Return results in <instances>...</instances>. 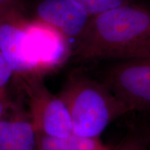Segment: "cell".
I'll use <instances>...</instances> for the list:
<instances>
[{
  "label": "cell",
  "instance_id": "cell-1",
  "mask_svg": "<svg viewBox=\"0 0 150 150\" xmlns=\"http://www.w3.org/2000/svg\"><path fill=\"white\" fill-rule=\"evenodd\" d=\"M150 34V6L125 4L91 17L73 43L70 57L80 64L125 59L130 49Z\"/></svg>",
  "mask_w": 150,
  "mask_h": 150
},
{
  "label": "cell",
  "instance_id": "cell-2",
  "mask_svg": "<svg viewBox=\"0 0 150 150\" xmlns=\"http://www.w3.org/2000/svg\"><path fill=\"white\" fill-rule=\"evenodd\" d=\"M59 95L78 136L100 138L110 124L131 112L104 81L81 69L69 74Z\"/></svg>",
  "mask_w": 150,
  "mask_h": 150
},
{
  "label": "cell",
  "instance_id": "cell-3",
  "mask_svg": "<svg viewBox=\"0 0 150 150\" xmlns=\"http://www.w3.org/2000/svg\"><path fill=\"white\" fill-rule=\"evenodd\" d=\"M33 22L24 0H8L0 4V50L17 80L41 76L30 47Z\"/></svg>",
  "mask_w": 150,
  "mask_h": 150
},
{
  "label": "cell",
  "instance_id": "cell-4",
  "mask_svg": "<svg viewBox=\"0 0 150 150\" xmlns=\"http://www.w3.org/2000/svg\"><path fill=\"white\" fill-rule=\"evenodd\" d=\"M108 63L101 79L131 112L150 113V56Z\"/></svg>",
  "mask_w": 150,
  "mask_h": 150
},
{
  "label": "cell",
  "instance_id": "cell-5",
  "mask_svg": "<svg viewBox=\"0 0 150 150\" xmlns=\"http://www.w3.org/2000/svg\"><path fill=\"white\" fill-rule=\"evenodd\" d=\"M42 78L33 76L18 80L27 96V111L38 134L51 137L73 134L66 104L59 95L49 91Z\"/></svg>",
  "mask_w": 150,
  "mask_h": 150
},
{
  "label": "cell",
  "instance_id": "cell-6",
  "mask_svg": "<svg viewBox=\"0 0 150 150\" xmlns=\"http://www.w3.org/2000/svg\"><path fill=\"white\" fill-rule=\"evenodd\" d=\"M31 16L34 21L74 42L83 33L91 18L88 11L74 0H38L33 6Z\"/></svg>",
  "mask_w": 150,
  "mask_h": 150
},
{
  "label": "cell",
  "instance_id": "cell-7",
  "mask_svg": "<svg viewBox=\"0 0 150 150\" xmlns=\"http://www.w3.org/2000/svg\"><path fill=\"white\" fill-rule=\"evenodd\" d=\"M0 150H39L38 134L29 112L16 101L0 121Z\"/></svg>",
  "mask_w": 150,
  "mask_h": 150
},
{
  "label": "cell",
  "instance_id": "cell-8",
  "mask_svg": "<svg viewBox=\"0 0 150 150\" xmlns=\"http://www.w3.org/2000/svg\"><path fill=\"white\" fill-rule=\"evenodd\" d=\"M39 150H110L100 138H88L72 134L65 137L38 134Z\"/></svg>",
  "mask_w": 150,
  "mask_h": 150
},
{
  "label": "cell",
  "instance_id": "cell-9",
  "mask_svg": "<svg viewBox=\"0 0 150 150\" xmlns=\"http://www.w3.org/2000/svg\"><path fill=\"white\" fill-rule=\"evenodd\" d=\"M147 138L145 126L133 127L121 141L110 150H147Z\"/></svg>",
  "mask_w": 150,
  "mask_h": 150
},
{
  "label": "cell",
  "instance_id": "cell-10",
  "mask_svg": "<svg viewBox=\"0 0 150 150\" xmlns=\"http://www.w3.org/2000/svg\"><path fill=\"white\" fill-rule=\"evenodd\" d=\"M81 5L93 17L109 9L125 4L134 3L139 0H74Z\"/></svg>",
  "mask_w": 150,
  "mask_h": 150
},
{
  "label": "cell",
  "instance_id": "cell-11",
  "mask_svg": "<svg viewBox=\"0 0 150 150\" xmlns=\"http://www.w3.org/2000/svg\"><path fill=\"white\" fill-rule=\"evenodd\" d=\"M13 79V71L0 50V89L8 88Z\"/></svg>",
  "mask_w": 150,
  "mask_h": 150
},
{
  "label": "cell",
  "instance_id": "cell-12",
  "mask_svg": "<svg viewBox=\"0 0 150 150\" xmlns=\"http://www.w3.org/2000/svg\"><path fill=\"white\" fill-rule=\"evenodd\" d=\"M142 56H150V34L132 47L125 59Z\"/></svg>",
  "mask_w": 150,
  "mask_h": 150
},
{
  "label": "cell",
  "instance_id": "cell-13",
  "mask_svg": "<svg viewBox=\"0 0 150 150\" xmlns=\"http://www.w3.org/2000/svg\"><path fill=\"white\" fill-rule=\"evenodd\" d=\"M15 101L12 99L8 88L0 89V121L12 107Z\"/></svg>",
  "mask_w": 150,
  "mask_h": 150
},
{
  "label": "cell",
  "instance_id": "cell-14",
  "mask_svg": "<svg viewBox=\"0 0 150 150\" xmlns=\"http://www.w3.org/2000/svg\"><path fill=\"white\" fill-rule=\"evenodd\" d=\"M146 133H147V150H150V122L149 125H145Z\"/></svg>",
  "mask_w": 150,
  "mask_h": 150
},
{
  "label": "cell",
  "instance_id": "cell-15",
  "mask_svg": "<svg viewBox=\"0 0 150 150\" xmlns=\"http://www.w3.org/2000/svg\"><path fill=\"white\" fill-rule=\"evenodd\" d=\"M8 1V0H0V4H1L4 3L5 1Z\"/></svg>",
  "mask_w": 150,
  "mask_h": 150
}]
</instances>
